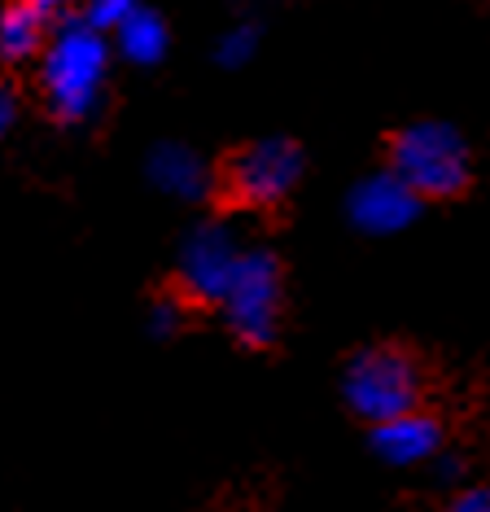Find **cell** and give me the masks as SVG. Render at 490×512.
I'll list each match as a JSON object with an SVG mask.
<instances>
[{"mask_svg": "<svg viewBox=\"0 0 490 512\" xmlns=\"http://www.w3.org/2000/svg\"><path fill=\"white\" fill-rule=\"evenodd\" d=\"M14 114H18V101H14V88L0 84V136L14 127Z\"/></svg>", "mask_w": 490, "mask_h": 512, "instance_id": "obj_15", "label": "cell"}, {"mask_svg": "<svg viewBox=\"0 0 490 512\" xmlns=\"http://www.w3.org/2000/svg\"><path fill=\"white\" fill-rule=\"evenodd\" d=\"M119 49L132 57V62H158L162 53H167V27H162L158 14H149V9H132L123 22H119Z\"/></svg>", "mask_w": 490, "mask_h": 512, "instance_id": "obj_11", "label": "cell"}, {"mask_svg": "<svg viewBox=\"0 0 490 512\" xmlns=\"http://www.w3.org/2000/svg\"><path fill=\"white\" fill-rule=\"evenodd\" d=\"M416 215H420V197L407 189L394 171L359 180L355 193H350V219H355L359 232H372V237L399 232V228L412 224Z\"/></svg>", "mask_w": 490, "mask_h": 512, "instance_id": "obj_7", "label": "cell"}, {"mask_svg": "<svg viewBox=\"0 0 490 512\" xmlns=\"http://www.w3.org/2000/svg\"><path fill=\"white\" fill-rule=\"evenodd\" d=\"M447 512H490V491H486V486H477V491L455 495Z\"/></svg>", "mask_w": 490, "mask_h": 512, "instance_id": "obj_14", "label": "cell"}, {"mask_svg": "<svg viewBox=\"0 0 490 512\" xmlns=\"http://www.w3.org/2000/svg\"><path fill=\"white\" fill-rule=\"evenodd\" d=\"M219 307L245 346H267L280 316V263L267 250H241Z\"/></svg>", "mask_w": 490, "mask_h": 512, "instance_id": "obj_5", "label": "cell"}, {"mask_svg": "<svg viewBox=\"0 0 490 512\" xmlns=\"http://www.w3.org/2000/svg\"><path fill=\"white\" fill-rule=\"evenodd\" d=\"M31 5L40 9V14H57V9H70L75 0H31Z\"/></svg>", "mask_w": 490, "mask_h": 512, "instance_id": "obj_16", "label": "cell"}, {"mask_svg": "<svg viewBox=\"0 0 490 512\" xmlns=\"http://www.w3.org/2000/svg\"><path fill=\"white\" fill-rule=\"evenodd\" d=\"M237 246H232V232L219 224L197 228L180 250V263H175V285L180 294L197 302V307H219L228 289V276L237 267Z\"/></svg>", "mask_w": 490, "mask_h": 512, "instance_id": "obj_6", "label": "cell"}, {"mask_svg": "<svg viewBox=\"0 0 490 512\" xmlns=\"http://www.w3.org/2000/svg\"><path fill=\"white\" fill-rule=\"evenodd\" d=\"M140 5V0H88V27H119V22L132 14V9Z\"/></svg>", "mask_w": 490, "mask_h": 512, "instance_id": "obj_13", "label": "cell"}, {"mask_svg": "<svg viewBox=\"0 0 490 512\" xmlns=\"http://www.w3.org/2000/svg\"><path fill=\"white\" fill-rule=\"evenodd\" d=\"M149 176L162 193L171 197H202L210 189V171L206 162L193 154V149L184 145H162L154 149V158H149Z\"/></svg>", "mask_w": 490, "mask_h": 512, "instance_id": "obj_9", "label": "cell"}, {"mask_svg": "<svg viewBox=\"0 0 490 512\" xmlns=\"http://www.w3.org/2000/svg\"><path fill=\"white\" fill-rule=\"evenodd\" d=\"M346 403L355 416L381 425L403 412H416L420 403V364L403 346H368L346 364Z\"/></svg>", "mask_w": 490, "mask_h": 512, "instance_id": "obj_3", "label": "cell"}, {"mask_svg": "<svg viewBox=\"0 0 490 512\" xmlns=\"http://www.w3.org/2000/svg\"><path fill=\"white\" fill-rule=\"evenodd\" d=\"M105 79V40L97 27L79 22L66 27L44 53V92L57 119L75 123L97 106V92Z\"/></svg>", "mask_w": 490, "mask_h": 512, "instance_id": "obj_4", "label": "cell"}, {"mask_svg": "<svg viewBox=\"0 0 490 512\" xmlns=\"http://www.w3.org/2000/svg\"><path fill=\"white\" fill-rule=\"evenodd\" d=\"M438 442H442L438 421H429V416H420V412H403V416H394V421H381L377 434H372L377 456L390 460V464L429 460L438 451Z\"/></svg>", "mask_w": 490, "mask_h": 512, "instance_id": "obj_8", "label": "cell"}, {"mask_svg": "<svg viewBox=\"0 0 490 512\" xmlns=\"http://www.w3.org/2000/svg\"><path fill=\"white\" fill-rule=\"evenodd\" d=\"M254 44H259V36H254V27H232L224 40H219V62L224 66H241L250 62Z\"/></svg>", "mask_w": 490, "mask_h": 512, "instance_id": "obj_12", "label": "cell"}, {"mask_svg": "<svg viewBox=\"0 0 490 512\" xmlns=\"http://www.w3.org/2000/svg\"><path fill=\"white\" fill-rule=\"evenodd\" d=\"M44 40V14L31 5V0H14V5L0 14V53L22 62L40 49Z\"/></svg>", "mask_w": 490, "mask_h": 512, "instance_id": "obj_10", "label": "cell"}, {"mask_svg": "<svg viewBox=\"0 0 490 512\" xmlns=\"http://www.w3.org/2000/svg\"><path fill=\"white\" fill-rule=\"evenodd\" d=\"M298 176H302V149L285 141V136H272V141H250L232 149L219 162L210 193L224 206H237V211H272L294 193Z\"/></svg>", "mask_w": 490, "mask_h": 512, "instance_id": "obj_1", "label": "cell"}, {"mask_svg": "<svg viewBox=\"0 0 490 512\" xmlns=\"http://www.w3.org/2000/svg\"><path fill=\"white\" fill-rule=\"evenodd\" d=\"M390 171L412 189L420 202H442V197H460L469 189V149L460 132L447 123H412L394 132L390 141Z\"/></svg>", "mask_w": 490, "mask_h": 512, "instance_id": "obj_2", "label": "cell"}]
</instances>
